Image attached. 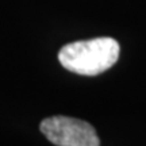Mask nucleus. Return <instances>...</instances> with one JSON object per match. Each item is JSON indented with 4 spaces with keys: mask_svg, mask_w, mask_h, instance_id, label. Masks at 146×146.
<instances>
[{
    "mask_svg": "<svg viewBox=\"0 0 146 146\" xmlns=\"http://www.w3.org/2000/svg\"><path fill=\"white\" fill-rule=\"evenodd\" d=\"M119 52V43L114 38L100 36L65 45L58 53V60L69 72L96 76L106 72L118 61Z\"/></svg>",
    "mask_w": 146,
    "mask_h": 146,
    "instance_id": "obj_1",
    "label": "nucleus"
},
{
    "mask_svg": "<svg viewBox=\"0 0 146 146\" xmlns=\"http://www.w3.org/2000/svg\"><path fill=\"white\" fill-rule=\"evenodd\" d=\"M41 131L56 146H100L92 125L70 116L46 118L41 122Z\"/></svg>",
    "mask_w": 146,
    "mask_h": 146,
    "instance_id": "obj_2",
    "label": "nucleus"
}]
</instances>
